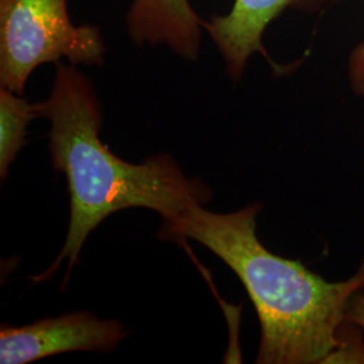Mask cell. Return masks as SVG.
I'll return each mask as SVG.
<instances>
[{
	"mask_svg": "<svg viewBox=\"0 0 364 364\" xmlns=\"http://www.w3.org/2000/svg\"><path fill=\"white\" fill-rule=\"evenodd\" d=\"M195 203L170 220L158 236L196 240L219 257L240 279L260 324L259 364L336 362L350 351L344 326L352 297L364 290V262L352 278L328 282L299 260L264 247L257 235L262 205L216 213Z\"/></svg>",
	"mask_w": 364,
	"mask_h": 364,
	"instance_id": "cell-1",
	"label": "cell"
},
{
	"mask_svg": "<svg viewBox=\"0 0 364 364\" xmlns=\"http://www.w3.org/2000/svg\"><path fill=\"white\" fill-rule=\"evenodd\" d=\"M38 117L50 122L53 168L66 177L70 220L60 255L46 272L31 278L34 284L52 278L68 259L66 287L88 235L115 212L146 208L170 220L192 204H207L212 198L208 186L185 176L169 154H156L135 165L111 153L99 138L102 105L91 81L76 65L55 64L52 91L38 103Z\"/></svg>",
	"mask_w": 364,
	"mask_h": 364,
	"instance_id": "cell-2",
	"label": "cell"
},
{
	"mask_svg": "<svg viewBox=\"0 0 364 364\" xmlns=\"http://www.w3.org/2000/svg\"><path fill=\"white\" fill-rule=\"evenodd\" d=\"M102 33L75 26L66 0H0V85L22 95L37 66L60 63L103 65Z\"/></svg>",
	"mask_w": 364,
	"mask_h": 364,
	"instance_id": "cell-3",
	"label": "cell"
},
{
	"mask_svg": "<svg viewBox=\"0 0 364 364\" xmlns=\"http://www.w3.org/2000/svg\"><path fill=\"white\" fill-rule=\"evenodd\" d=\"M127 335L120 321L91 312L66 313L19 328L3 326L0 363H31L65 352H112Z\"/></svg>",
	"mask_w": 364,
	"mask_h": 364,
	"instance_id": "cell-4",
	"label": "cell"
},
{
	"mask_svg": "<svg viewBox=\"0 0 364 364\" xmlns=\"http://www.w3.org/2000/svg\"><path fill=\"white\" fill-rule=\"evenodd\" d=\"M333 1L338 0H235L230 14L212 16L209 22L203 21V28L208 31L221 53L227 75L239 80L248 58L254 53L264 52L263 33L279 14L287 9L317 13Z\"/></svg>",
	"mask_w": 364,
	"mask_h": 364,
	"instance_id": "cell-5",
	"label": "cell"
},
{
	"mask_svg": "<svg viewBox=\"0 0 364 364\" xmlns=\"http://www.w3.org/2000/svg\"><path fill=\"white\" fill-rule=\"evenodd\" d=\"M126 21L135 43L166 45L180 57L197 60L203 21L188 0H134Z\"/></svg>",
	"mask_w": 364,
	"mask_h": 364,
	"instance_id": "cell-6",
	"label": "cell"
},
{
	"mask_svg": "<svg viewBox=\"0 0 364 364\" xmlns=\"http://www.w3.org/2000/svg\"><path fill=\"white\" fill-rule=\"evenodd\" d=\"M38 117V103L30 105L21 95L0 88V177L4 180L14 159L26 144L27 124Z\"/></svg>",
	"mask_w": 364,
	"mask_h": 364,
	"instance_id": "cell-7",
	"label": "cell"
},
{
	"mask_svg": "<svg viewBox=\"0 0 364 364\" xmlns=\"http://www.w3.org/2000/svg\"><path fill=\"white\" fill-rule=\"evenodd\" d=\"M348 78L352 92L364 99V42L352 50L348 61Z\"/></svg>",
	"mask_w": 364,
	"mask_h": 364,
	"instance_id": "cell-8",
	"label": "cell"
},
{
	"mask_svg": "<svg viewBox=\"0 0 364 364\" xmlns=\"http://www.w3.org/2000/svg\"><path fill=\"white\" fill-rule=\"evenodd\" d=\"M347 321L353 326L364 329V294L363 291L352 297L347 308Z\"/></svg>",
	"mask_w": 364,
	"mask_h": 364,
	"instance_id": "cell-9",
	"label": "cell"
}]
</instances>
